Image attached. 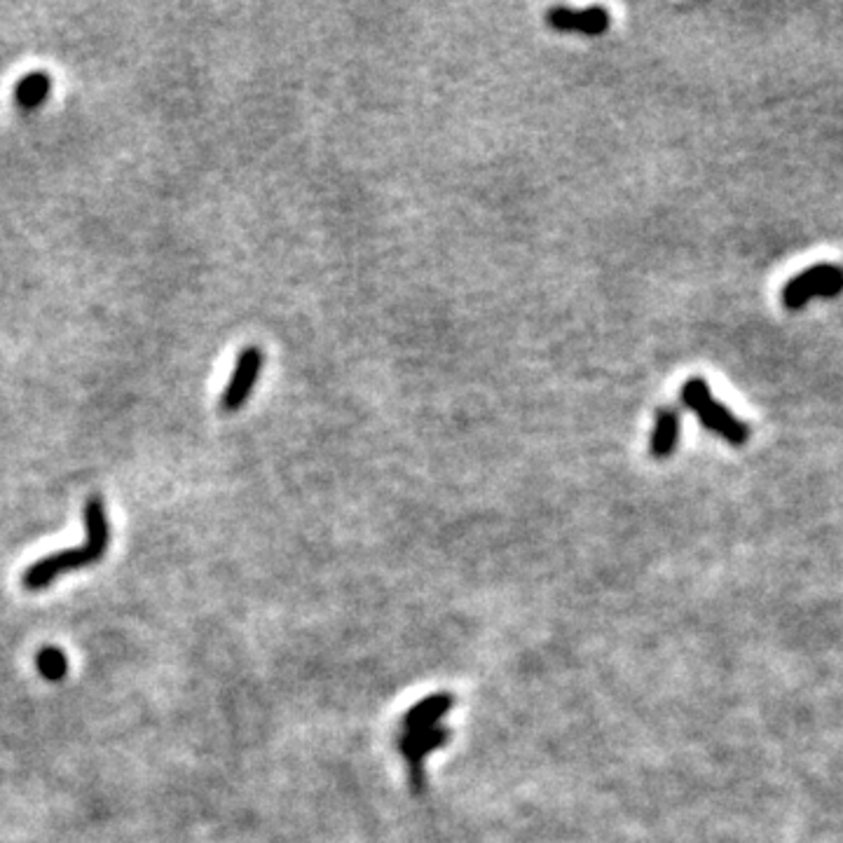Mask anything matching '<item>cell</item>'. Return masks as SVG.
I'll return each mask as SVG.
<instances>
[{
	"instance_id": "obj_8",
	"label": "cell",
	"mask_w": 843,
	"mask_h": 843,
	"mask_svg": "<svg viewBox=\"0 0 843 843\" xmlns=\"http://www.w3.org/2000/svg\"><path fill=\"white\" fill-rule=\"evenodd\" d=\"M680 413L675 408H661L656 413L654 431L649 438V455L654 459H668L680 443Z\"/></svg>"
},
{
	"instance_id": "obj_1",
	"label": "cell",
	"mask_w": 843,
	"mask_h": 843,
	"mask_svg": "<svg viewBox=\"0 0 843 843\" xmlns=\"http://www.w3.org/2000/svg\"><path fill=\"white\" fill-rule=\"evenodd\" d=\"M85 527L87 539L78 548H66V551L52 553L47 558H40L33 562L29 570L24 572V588L26 591H43L59 579L61 574L82 570V567L94 565L101 560V555L108 551V541H111V527H108L104 502L99 497H92L85 506Z\"/></svg>"
},
{
	"instance_id": "obj_7",
	"label": "cell",
	"mask_w": 843,
	"mask_h": 843,
	"mask_svg": "<svg viewBox=\"0 0 843 843\" xmlns=\"http://www.w3.org/2000/svg\"><path fill=\"white\" fill-rule=\"evenodd\" d=\"M452 705H455V698L450 694H434L429 698H424L415 705V708H410L406 712V717H403V731L401 733H417V731H427V729H434L441 722L443 715H448L452 710Z\"/></svg>"
},
{
	"instance_id": "obj_3",
	"label": "cell",
	"mask_w": 843,
	"mask_h": 843,
	"mask_svg": "<svg viewBox=\"0 0 843 843\" xmlns=\"http://www.w3.org/2000/svg\"><path fill=\"white\" fill-rule=\"evenodd\" d=\"M843 293V267L834 263H818L799 272L783 286V305L797 312L813 298H836Z\"/></svg>"
},
{
	"instance_id": "obj_2",
	"label": "cell",
	"mask_w": 843,
	"mask_h": 843,
	"mask_svg": "<svg viewBox=\"0 0 843 843\" xmlns=\"http://www.w3.org/2000/svg\"><path fill=\"white\" fill-rule=\"evenodd\" d=\"M680 396L684 408H689L701 420L703 427L722 438V441L731 445H745L750 441V427L712 396L708 382L703 378H691L684 382Z\"/></svg>"
},
{
	"instance_id": "obj_4",
	"label": "cell",
	"mask_w": 843,
	"mask_h": 843,
	"mask_svg": "<svg viewBox=\"0 0 843 843\" xmlns=\"http://www.w3.org/2000/svg\"><path fill=\"white\" fill-rule=\"evenodd\" d=\"M263 352L258 347H246L239 352L235 370H232V378L228 387L223 389L221 396V408L228 410V413H235L249 401L253 392V385H256L260 368H263Z\"/></svg>"
},
{
	"instance_id": "obj_5",
	"label": "cell",
	"mask_w": 843,
	"mask_h": 843,
	"mask_svg": "<svg viewBox=\"0 0 843 843\" xmlns=\"http://www.w3.org/2000/svg\"><path fill=\"white\" fill-rule=\"evenodd\" d=\"M448 738H450L448 729H443V726H434V729H427V731L401 733L399 740H396L399 752L403 755V759H406L410 780H413V787L417 792H420L424 785V780H422L424 759H427L429 752H434L441 745L448 743Z\"/></svg>"
},
{
	"instance_id": "obj_9",
	"label": "cell",
	"mask_w": 843,
	"mask_h": 843,
	"mask_svg": "<svg viewBox=\"0 0 843 843\" xmlns=\"http://www.w3.org/2000/svg\"><path fill=\"white\" fill-rule=\"evenodd\" d=\"M52 80L45 71H31L26 73L22 80L17 82L15 89H12V97H15V104L22 108V111H33V108H40L50 97Z\"/></svg>"
},
{
	"instance_id": "obj_10",
	"label": "cell",
	"mask_w": 843,
	"mask_h": 843,
	"mask_svg": "<svg viewBox=\"0 0 843 843\" xmlns=\"http://www.w3.org/2000/svg\"><path fill=\"white\" fill-rule=\"evenodd\" d=\"M36 668L40 670V675H43L45 680L59 682V680H64L68 673V659L64 651L57 647H43L36 656Z\"/></svg>"
},
{
	"instance_id": "obj_6",
	"label": "cell",
	"mask_w": 843,
	"mask_h": 843,
	"mask_svg": "<svg viewBox=\"0 0 843 843\" xmlns=\"http://www.w3.org/2000/svg\"><path fill=\"white\" fill-rule=\"evenodd\" d=\"M609 12L605 8H588V10H570V8H553L548 10L546 24L555 31H574L584 33V36H602L609 29Z\"/></svg>"
}]
</instances>
